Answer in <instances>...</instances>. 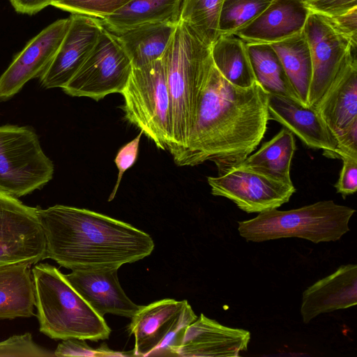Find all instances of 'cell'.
I'll return each instance as SVG.
<instances>
[{
	"mask_svg": "<svg viewBox=\"0 0 357 357\" xmlns=\"http://www.w3.org/2000/svg\"><path fill=\"white\" fill-rule=\"evenodd\" d=\"M214 66L231 84L241 88L257 80L247 44L234 34H220L211 45Z\"/></svg>",
	"mask_w": 357,
	"mask_h": 357,
	"instance_id": "d4e9b609",
	"label": "cell"
},
{
	"mask_svg": "<svg viewBox=\"0 0 357 357\" xmlns=\"http://www.w3.org/2000/svg\"><path fill=\"white\" fill-rule=\"evenodd\" d=\"M130 0H54L52 6L70 12L99 18L112 15Z\"/></svg>",
	"mask_w": 357,
	"mask_h": 357,
	"instance_id": "f546056e",
	"label": "cell"
},
{
	"mask_svg": "<svg viewBox=\"0 0 357 357\" xmlns=\"http://www.w3.org/2000/svg\"><path fill=\"white\" fill-rule=\"evenodd\" d=\"M54 356H130L132 353L116 351L110 349L105 343L98 349H93L86 342L85 340L78 338H69L63 340L55 351Z\"/></svg>",
	"mask_w": 357,
	"mask_h": 357,
	"instance_id": "1f68e13d",
	"label": "cell"
},
{
	"mask_svg": "<svg viewBox=\"0 0 357 357\" xmlns=\"http://www.w3.org/2000/svg\"><path fill=\"white\" fill-rule=\"evenodd\" d=\"M340 159H342L343 165L335 188L344 199L357 190V158L342 156Z\"/></svg>",
	"mask_w": 357,
	"mask_h": 357,
	"instance_id": "836d02e7",
	"label": "cell"
},
{
	"mask_svg": "<svg viewBox=\"0 0 357 357\" xmlns=\"http://www.w3.org/2000/svg\"><path fill=\"white\" fill-rule=\"evenodd\" d=\"M39 331L54 340H107L111 329L55 266L36 264L31 269Z\"/></svg>",
	"mask_w": 357,
	"mask_h": 357,
	"instance_id": "277c9868",
	"label": "cell"
},
{
	"mask_svg": "<svg viewBox=\"0 0 357 357\" xmlns=\"http://www.w3.org/2000/svg\"><path fill=\"white\" fill-rule=\"evenodd\" d=\"M117 271L118 269H81L64 275L100 317L112 314L131 319L141 305L135 304L126 294Z\"/></svg>",
	"mask_w": 357,
	"mask_h": 357,
	"instance_id": "9a60e30c",
	"label": "cell"
},
{
	"mask_svg": "<svg viewBox=\"0 0 357 357\" xmlns=\"http://www.w3.org/2000/svg\"><path fill=\"white\" fill-rule=\"evenodd\" d=\"M305 3L310 11L328 16L338 15L357 6V0H305Z\"/></svg>",
	"mask_w": 357,
	"mask_h": 357,
	"instance_id": "e575fe53",
	"label": "cell"
},
{
	"mask_svg": "<svg viewBox=\"0 0 357 357\" xmlns=\"http://www.w3.org/2000/svg\"><path fill=\"white\" fill-rule=\"evenodd\" d=\"M250 340L248 331L222 325L201 314L185 328L176 356H238L247 351Z\"/></svg>",
	"mask_w": 357,
	"mask_h": 357,
	"instance_id": "e0dca14e",
	"label": "cell"
},
{
	"mask_svg": "<svg viewBox=\"0 0 357 357\" xmlns=\"http://www.w3.org/2000/svg\"><path fill=\"white\" fill-rule=\"evenodd\" d=\"M295 151L294 135L284 128L238 166L275 180L292 184L290 168Z\"/></svg>",
	"mask_w": 357,
	"mask_h": 357,
	"instance_id": "cb8c5ba5",
	"label": "cell"
},
{
	"mask_svg": "<svg viewBox=\"0 0 357 357\" xmlns=\"http://www.w3.org/2000/svg\"><path fill=\"white\" fill-rule=\"evenodd\" d=\"M303 31L312 66L307 107H314L342 68L357 58V43L341 34L328 16L316 12L309 13Z\"/></svg>",
	"mask_w": 357,
	"mask_h": 357,
	"instance_id": "30bf717a",
	"label": "cell"
},
{
	"mask_svg": "<svg viewBox=\"0 0 357 357\" xmlns=\"http://www.w3.org/2000/svg\"><path fill=\"white\" fill-rule=\"evenodd\" d=\"M54 352L38 345L31 333L14 335L0 341V357H53Z\"/></svg>",
	"mask_w": 357,
	"mask_h": 357,
	"instance_id": "4dcf8cb0",
	"label": "cell"
},
{
	"mask_svg": "<svg viewBox=\"0 0 357 357\" xmlns=\"http://www.w3.org/2000/svg\"><path fill=\"white\" fill-rule=\"evenodd\" d=\"M270 45L278 54L301 104L307 107L312 66L310 48L303 30Z\"/></svg>",
	"mask_w": 357,
	"mask_h": 357,
	"instance_id": "484cf974",
	"label": "cell"
},
{
	"mask_svg": "<svg viewBox=\"0 0 357 357\" xmlns=\"http://www.w3.org/2000/svg\"><path fill=\"white\" fill-rule=\"evenodd\" d=\"M356 304L357 265L349 264L308 287L303 293L300 312L307 324L321 314Z\"/></svg>",
	"mask_w": 357,
	"mask_h": 357,
	"instance_id": "d6986e66",
	"label": "cell"
},
{
	"mask_svg": "<svg viewBox=\"0 0 357 357\" xmlns=\"http://www.w3.org/2000/svg\"><path fill=\"white\" fill-rule=\"evenodd\" d=\"M166 70L174 162L185 150L213 62L211 46L178 20L162 57Z\"/></svg>",
	"mask_w": 357,
	"mask_h": 357,
	"instance_id": "3957f363",
	"label": "cell"
},
{
	"mask_svg": "<svg viewBox=\"0 0 357 357\" xmlns=\"http://www.w3.org/2000/svg\"><path fill=\"white\" fill-rule=\"evenodd\" d=\"M176 24L150 23L112 33L129 57L132 67L138 68L162 59Z\"/></svg>",
	"mask_w": 357,
	"mask_h": 357,
	"instance_id": "7402d4cb",
	"label": "cell"
},
{
	"mask_svg": "<svg viewBox=\"0 0 357 357\" xmlns=\"http://www.w3.org/2000/svg\"><path fill=\"white\" fill-rule=\"evenodd\" d=\"M328 17L341 34L357 43V6L340 15Z\"/></svg>",
	"mask_w": 357,
	"mask_h": 357,
	"instance_id": "d590c367",
	"label": "cell"
},
{
	"mask_svg": "<svg viewBox=\"0 0 357 357\" xmlns=\"http://www.w3.org/2000/svg\"><path fill=\"white\" fill-rule=\"evenodd\" d=\"M268 109L269 120L281 123L308 147L321 149L328 158H337L336 140L314 107L268 93Z\"/></svg>",
	"mask_w": 357,
	"mask_h": 357,
	"instance_id": "2e32d148",
	"label": "cell"
},
{
	"mask_svg": "<svg viewBox=\"0 0 357 357\" xmlns=\"http://www.w3.org/2000/svg\"><path fill=\"white\" fill-rule=\"evenodd\" d=\"M335 140L337 158L342 156L357 158V121L346 129Z\"/></svg>",
	"mask_w": 357,
	"mask_h": 357,
	"instance_id": "8d00e7d4",
	"label": "cell"
},
{
	"mask_svg": "<svg viewBox=\"0 0 357 357\" xmlns=\"http://www.w3.org/2000/svg\"><path fill=\"white\" fill-rule=\"evenodd\" d=\"M182 0H130L100 20L111 33L123 31L150 23H178Z\"/></svg>",
	"mask_w": 357,
	"mask_h": 357,
	"instance_id": "603a6c76",
	"label": "cell"
},
{
	"mask_svg": "<svg viewBox=\"0 0 357 357\" xmlns=\"http://www.w3.org/2000/svg\"><path fill=\"white\" fill-rule=\"evenodd\" d=\"M211 194L232 201L242 211L261 213L288 202L296 192L293 183H285L236 166L218 176H208Z\"/></svg>",
	"mask_w": 357,
	"mask_h": 357,
	"instance_id": "7c38bea8",
	"label": "cell"
},
{
	"mask_svg": "<svg viewBox=\"0 0 357 357\" xmlns=\"http://www.w3.org/2000/svg\"><path fill=\"white\" fill-rule=\"evenodd\" d=\"M274 0H224L219 19L220 34H232L256 19Z\"/></svg>",
	"mask_w": 357,
	"mask_h": 357,
	"instance_id": "f1b7e54d",
	"label": "cell"
},
{
	"mask_svg": "<svg viewBox=\"0 0 357 357\" xmlns=\"http://www.w3.org/2000/svg\"><path fill=\"white\" fill-rule=\"evenodd\" d=\"M70 24L58 20L33 37L0 76V101L17 93L33 78L40 77L56 54Z\"/></svg>",
	"mask_w": 357,
	"mask_h": 357,
	"instance_id": "4fadbf2b",
	"label": "cell"
},
{
	"mask_svg": "<svg viewBox=\"0 0 357 357\" xmlns=\"http://www.w3.org/2000/svg\"><path fill=\"white\" fill-rule=\"evenodd\" d=\"M54 164L29 127L0 126V190L17 198L40 189L54 175Z\"/></svg>",
	"mask_w": 357,
	"mask_h": 357,
	"instance_id": "52a82bcc",
	"label": "cell"
},
{
	"mask_svg": "<svg viewBox=\"0 0 357 357\" xmlns=\"http://www.w3.org/2000/svg\"><path fill=\"white\" fill-rule=\"evenodd\" d=\"M197 319L188 301L172 298L141 305L128 327L132 356H176L184 331Z\"/></svg>",
	"mask_w": 357,
	"mask_h": 357,
	"instance_id": "ba28073f",
	"label": "cell"
},
{
	"mask_svg": "<svg viewBox=\"0 0 357 357\" xmlns=\"http://www.w3.org/2000/svg\"><path fill=\"white\" fill-rule=\"evenodd\" d=\"M126 119L162 150L172 145V116L162 59L133 68L122 93Z\"/></svg>",
	"mask_w": 357,
	"mask_h": 357,
	"instance_id": "8992f818",
	"label": "cell"
},
{
	"mask_svg": "<svg viewBox=\"0 0 357 357\" xmlns=\"http://www.w3.org/2000/svg\"><path fill=\"white\" fill-rule=\"evenodd\" d=\"M355 209L333 200L320 201L298 208H277L259 213L238 222L240 236L247 241L264 242L282 238H300L314 243L336 241L349 231Z\"/></svg>",
	"mask_w": 357,
	"mask_h": 357,
	"instance_id": "5b68a950",
	"label": "cell"
},
{
	"mask_svg": "<svg viewBox=\"0 0 357 357\" xmlns=\"http://www.w3.org/2000/svg\"><path fill=\"white\" fill-rule=\"evenodd\" d=\"M38 217L45 237V259L68 269H119L151 254L147 233L125 222L85 208L56 204Z\"/></svg>",
	"mask_w": 357,
	"mask_h": 357,
	"instance_id": "7a4b0ae2",
	"label": "cell"
},
{
	"mask_svg": "<svg viewBox=\"0 0 357 357\" xmlns=\"http://www.w3.org/2000/svg\"><path fill=\"white\" fill-rule=\"evenodd\" d=\"M224 0H182L179 20L208 45L220 36L219 19Z\"/></svg>",
	"mask_w": 357,
	"mask_h": 357,
	"instance_id": "83f0119b",
	"label": "cell"
},
{
	"mask_svg": "<svg viewBox=\"0 0 357 357\" xmlns=\"http://www.w3.org/2000/svg\"><path fill=\"white\" fill-rule=\"evenodd\" d=\"M38 211L0 190V266L45 259V237Z\"/></svg>",
	"mask_w": 357,
	"mask_h": 357,
	"instance_id": "8fae6325",
	"label": "cell"
},
{
	"mask_svg": "<svg viewBox=\"0 0 357 357\" xmlns=\"http://www.w3.org/2000/svg\"><path fill=\"white\" fill-rule=\"evenodd\" d=\"M314 107L335 139L357 121V58L342 68Z\"/></svg>",
	"mask_w": 357,
	"mask_h": 357,
	"instance_id": "ffe728a7",
	"label": "cell"
},
{
	"mask_svg": "<svg viewBox=\"0 0 357 357\" xmlns=\"http://www.w3.org/2000/svg\"><path fill=\"white\" fill-rule=\"evenodd\" d=\"M132 70L116 37L103 26L89 56L62 89L70 96L98 101L109 94L121 93Z\"/></svg>",
	"mask_w": 357,
	"mask_h": 357,
	"instance_id": "9c48e42d",
	"label": "cell"
},
{
	"mask_svg": "<svg viewBox=\"0 0 357 357\" xmlns=\"http://www.w3.org/2000/svg\"><path fill=\"white\" fill-rule=\"evenodd\" d=\"M247 47L256 80L262 88L269 94L288 97L301 102L270 44H247Z\"/></svg>",
	"mask_w": 357,
	"mask_h": 357,
	"instance_id": "4316f807",
	"label": "cell"
},
{
	"mask_svg": "<svg viewBox=\"0 0 357 357\" xmlns=\"http://www.w3.org/2000/svg\"><path fill=\"white\" fill-rule=\"evenodd\" d=\"M268 93L256 81L247 88L229 82L213 66L186 147L175 162L195 166L211 161L222 174L243 162L264 137Z\"/></svg>",
	"mask_w": 357,
	"mask_h": 357,
	"instance_id": "6da1fadb",
	"label": "cell"
},
{
	"mask_svg": "<svg viewBox=\"0 0 357 357\" xmlns=\"http://www.w3.org/2000/svg\"><path fill=\"white\" fill-rule=\"evenodd\" d=\"M14 9L19 13L33 15L47 6L54 0H9Z\"/></svg>",
	"mask_w": 357,
	"mask_h": 357,
	"instance_id": "74e56055",
	"label": "cell"
},
{
	"mask_svg": "<svg viewBox=\"0 0 357 357\" xmlns=\"http://www.w3.org/2000/svg\"><path fill=\"white\" fill-rule=\"evenodd\" d=\"M303 1H305V0H303Z\"/></svg>",
	"mask_w": 357,
	"mask_h": 357,
	"instance_id": "f35d334b",
	"label": "cell"
},
{
	"mask_svg": "<svg viewBox=\"0 0 357 357\" xmlns=\"http://www.w3.org/2000/svg\"><path fill=\"white\" fill-rule=\"evenodd\" d=\"M310 13L303 0H274L256 19L232 34L246 44L278 42L301 32Z\"/></svg>",
	"mask_w": 357,
	"mask_h": 357,
	"instance_id": "ac0fdd59",
	"label": "cell"
},
{
	"mask_svg": "<svg viewBox=\"0 0 357 357\" xmlns=\"http://www.w3.org/2000/svg\"><path fill=\"white\" fill-rule=\"evenodd\" d=\"M31 266L26 261L0 266V319L35 315V287Z\"/></svg>",
	"mask_w": 357,
	"mask_h": 357,
	"instance_id": "44dd1931",
	"label": "cell"
},
{
	"mask_svg": "<svg viewBox=\"0 0 357 357\" xmlns=\"http://www.w3.org/2000/svg\"><path fill=\"white\" fill-rule=\"evenodd\" d=\"M69 28L51 63L40 77L45 89H63L95 47L103 29L100 19L71 14Z\"/></svg>",
	"mask_w": 357,
	"mask_h": 357,
	"instance_id": "5bb4252c",
	"label": "cell"
},
{
	"mask_svg": "<svg viewBox=\"0 0 357 357\" xmlns=\"http://www.w3.org/2000/svg\"><path fill=\"white\" fill-rule=\"evenodd\" d=\"M142 134L143 132L140 130L139 135L135 139L119 150L114 159V162L118 169V177L109 201L114 198L124 172L135 162L138 155L139 141Z\"/></svg>",
	"mask_w": 357,
	"mask_h": 357,
	"instance_id": "d6a6232c",
	"label": "cell"
}]
</instances>
